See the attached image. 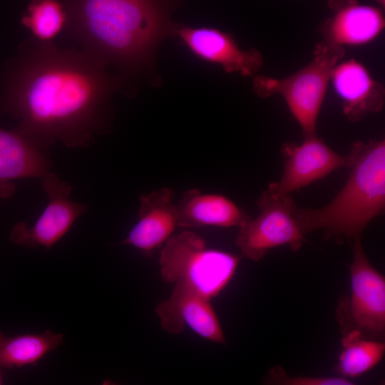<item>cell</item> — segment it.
Masks as SVG:
<instances>
[{
  "label": "cell",
  "mask_w": 385,
  "mask_h": 385,
  "mask_svg": "<svg viewBox=\"0 0 385 385\" xmlns=\"http://www.w3.org/2000/svg\"><path fill=\"white\" fill-rule=\"evenodd\" d=\"M176 32L194 56L220 65L227 73L254 76L263 65L259 50H242L229 33L207 26H182Z\"/></svg>",
  "instance_id": "cell-10"
},
{
  "label": "cell",
  "mask_w": 385,
  "mask_h": 385,
  "mask_svg": "<svg viewBox=\"0 0 385 385\" xmlns=\"http://www.w3.org/2000/svg\"><path fill=\"white\" fill-rule=\"evenodd\" d=\"M330 81L342 101L343 113L349 121L358 122L365 115L379 113L383 109L385 103L384 86L356 59L337 63Z\"/></svg>",
  "instance_id": "cell-14"
},
{
  "label": "cell",
  "mask_w": 385,
  "mask_h": 385,
  "mask_svg": "<svg viewBox=\"0 0 385 385\" xmlns=\"http://www.w3.org/2000/svg\"><path fill=\"white\" fill-rule=\"evenodd\" d=\"M106 66L81 49L31 36L4 66L0 107L17 120L15 131L46 153L56 142L87 148L106 129L120 83Z\"/></svg>",
  "instance_id": "cell-1"
},
{
  "label": "cell",
  "mask_w": 385,
  "mask_h": 385,
  "mask_svg": "<svg viewBox=\"0 0 385 385\" xmlns=\"http://www.w3.org/2000/svg\"><path fill=\"white\" fill-rule=\"evenodd\" d=\"M102 385H118V384H116L115 382H114L112 380H106L103 381V383L102 384Z\"/></svg>",
  "instance_id": "cell-21"
},
{
  "label": "cell",
  "mask_w": 385,
  "mask_h": 385,
  "mask_svg": "<svg viewBox=\"0 0 385 385\" xmlns=\"http://www.w3.org/2000/svg\"><path fill=\"white\" fill-rule=\"evenodd\" d=\"M239 262L237 255L207 248L205 240L190 231L170 237L159 257L160 274L165 282L209 299L227 285Z\"/></svg>",
  "instance_id": "cell-4"
},
{
  "label": "cell",
  "mask_w": 385,
  "mask_h": 385,
  "mask_svg": "<svg viewBox=\"0 0 385 385\" xmlns=\"http://www.w3.org/2000/svg\"><path fill=\"white\" fill-rule=\"evenodd\" d=\"M345 53L344 47L321 41L311 61L302 68L283 78L256 76L254 90L262 98L280 95L304 138L317 135V122L333 69Z\"/></svg>",
  "instance_id": "cell-5"
},
{
  "label": "cell",
  "mask_w": 385,
  "mask_h": 385,
  "mask_svg": "<svg viewBox=\"0 0 385 385\" xmlns=\"http://www.w3.org/2000/svg\"><path fill=\"white\" fill-rule=\"evenodd\" d=\"M51 166L48 153L14 129L0 127V201L15 193L14 180L42 178L51 172Z\"/></svg>",
  "instance_id": "cell-15"
},
{
  "label": "cell",
  "mask_w": 385,
  "mask_h": 385,
  "mask_svg": "<svg viewBox=\"0 0 385 385\" xmlns=\"http://www.w3.org/2000/svg\"><path fill=\"white\" fill-rule=\"evenodd\" d=\"M343 350L334 371L344 378H355L368 372L382 359L385 344L359 337H342Z\"/></svg>",
  "instance_id": "cell-18"
},
{
  "label": "cell",
  "mask_w": 385,
  "mask_h": 385,
  "mask_svg": "<svg viewBox=\"0 0 385 385\" xmlns=\"http://www.w3.org/2000/svg\"><path fill=\"white\" fill-rule=\"evenodd\" d=\"M41 186L48 197L47 205L31 226L24 221L13 226L9 239L16 245L30 248L43 246L50 249L87 210L86 205L70 199L72 187L56 174L50 172L43 176Z\"/></svg>",
  "instance_id": "cell-8"
},
{
  "label": "cell",
  "mask_w": 385,
  "mask_h": 385,
  "mask_svg": "<svg viewBox=\"0 0 385 385\" xmlns=\"http://www.w3.org/2000/svg\"><path fill=\"white\" fill-rule=\"evenodd\" d=\"M21 23L31 31L32 37L43 41H51L64 29L66 14L63 1H31L21 17Z\"/></svg>",
  "instance_id": "cell-19"
},
{
  "label": "cell",
  "mask_w": 385,
  "mask_h": 385,
  "mask_svg": "<svg viewBox=\"0 0 385 385\" xmlns=\"http://www.w3.org/2000/svg\"><path fill=\"white\" fill-rule=\"evenodd\" d=\"M262 385H356L344 377L293 376L280 365L272 366Z\"/></svg>",
  "instance_id": "cell-20"
},
{
  "label": "cell",
  "mask_w": 385,
  "mask_h": 385,
  "mask_svg": "<svg viewBox=\"0 0 385 385\" xmlns=\"http://www.w3.org/2000/svg\"><path fill=\"white\" fill-rule=\"evenodd\" d=\"M174 191L161 188L140 197L138 220L120 242L133 246L145 255L165 244L178 226Z\"/></svg>",
  "instance_id": "cell-13"
},
{
  "label": "cell",
  "mask_w": 385,
  "mask_h": 385,
  "mask_svg": "<svg viewBox=\"0 0 385 385\" xmlns=\"http://www.w3.org/2000/svg\"><path fill=\"white\" fill-rule=\"evenodd\" d=\"M259 215L250 217L238 227L235 244L247 258L257 262L271 249L287 245L298 251L304 241L294 215L296 205L292 197L275 195L267 190L257 201Z\"/></svg>",
  "instance_id": "cell-7"
},
{
  "label": "cell",
  "mask_w": 385,
  "mask_h": 385,
  "mask_svg": "<svg viewBox=\"0 0 385 385\" xmlns=\"http://www.w3.org/2000/svg\"><path fill=\"white\" fill-rule=\"evenodd\" d=\"M0 385H2V379H1V372H0Z\"/></svg>",
  "instance_id": "cell-22"
},
{
  "label": "cell",
  "mask_w": 385,
  "mask_h": 385,
  "mask_svg": "<svg viewBox=\"0 0 385 385\" xmlns=\"http://www.w3.org/2000/svg\"><path fill=\"white\" fill-rule=\"evenodd\" d=\"M333 14L321 28L323 41L329 44L361 46L375 40L385 26L384 16L377 7L355 1H329Z\"/></svg>",
  "instance_id": "cell-12"
},
{
  "label": "cell",
  "mask_w": 385,
  "mask_h": 385,
  "mask_svg": "<svg viewBox=\"0 0 385 385\" xmlns=\"http://www.w3.org/2000/svg\"><path fill=\"white\" fill-rule=\"evenodd\" d=\"M352 250L351 294L339 301L337 321L342 337L354 334L361 339L379 341L385 332V279L369 261L361 238L352 242Z\"/></svg>",
  "instance_id": "cell-6"
},
{
  "label": "cell",
  "mask_w": 385,
  "mask_h": 385,
  "mask_svg": "<svg viewBox=\"0 0 385 385\" xmlns=\"http://www.w3.org/2000/svg\"><path fill=\"white\" fill-rule=\"evenodd\" d=\"M163 329L179 334L189 327L207 340L225 344L220 323L210 299L188 288L175 285L170 296L155 308Z\"/></svg>",
  "instance_id": "cell-11"
},
{
  "label": "cell",
  "mask_w": 385,
  "mask_h": 385,
  "mask_svg": "<svg viewBox=\"0 0 385 385\" xmlns=\"http://www.w3.org/2000/svg\"><path fill=\"white\" fill-rule=\"evenodd\" d=\"M284 162L282 175L266 189L275 195H288L332 172L349 167L350 153L342 155L332 150L317 135L305 138L301 144L287 142L282 145Z\"/></svg>",
  "instance_id": "cell-9"
},
{
  "label": "cell",
  "mask_w": 385,
  "mask_h": 385,
  "mask_svg": "<svg viewBox=\"0 0 385 385\" xmlns=\"http://www.w3.org/2000/svg\"><path fill=\"white\" fill-rule=\"evenodd\" d=\"M63 31L106 66L134 72L147 63L169 23L160 4L140 0L62 1Z\"/></svg>",
  "instance_id": "cell-2"
},
{
  "label": "cell",
  "mask_w": 385,
  "mask_h": 385,
  "mask_svg": "<svg viewBox=\"0 0 385 385\" xmlns=\"http://www.w3.org/2000/svg\"><path fill=\"white\" fill-rule=\"evenodd\" d=\"M63 340L61 333L51 330L14 337H6L0 332V366L13 369L34 365Z\"/></svg>",
  "instance_id": "cell-17"
},
{
  "label": "cell",
  "mask_w": 385,
  "mask_h": 385,
  "mask_svg": "<svg viewBox=\"0 0 385 385\" xmlns=\"http://www.w3.org/2000/svg\"><path fill=\"white\" fill-rule=\"evenodd\" d=\"M177 210L178 226L185 227H239L250 217L228 197L197 189L183 193Z\"/></svg>",
  "instance_id": "cell-16"
},
{
  "label": "cell",
  "mask_w": 385,
  "mask_h": 385,
  "mask_svg": "<svg viewBox=\"0 0 385 385\" xmlns=\"http://www.w3.org/2000/svg\"><path fill=\"white\" fill-rule=\"evenodd\" d=\"M348 180L337 196L319 209L299 208L294 215L305 235L321 229L325 239L352 243L385 207V140L356 141L350 148Z\"/></svg>",
  "instance_id": "cell-3"
}]
</instances>
